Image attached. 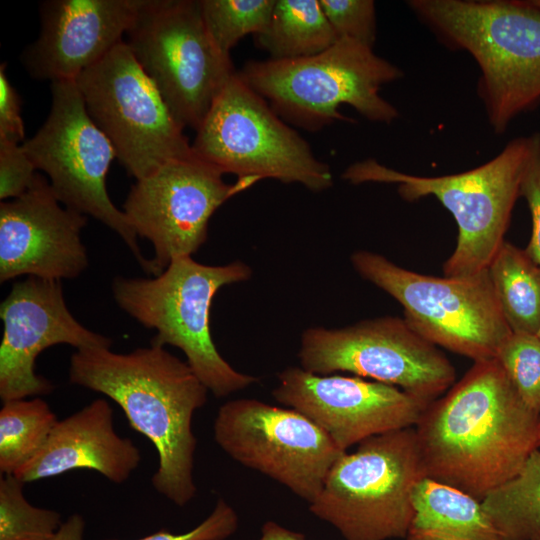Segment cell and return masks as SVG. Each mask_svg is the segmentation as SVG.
Here are the masks:
<instances>
[{
  "label": "cell",
  "instance_id": "ba28073f",
  "mask_svg": "<svg viewBox=\"0 0 540 540\" xmlns=\"http://www.w3.org/2000/svg\"><path fill=\"white\" fill-rule=\"evenodd\" d=\"M351 263L362 278L397 300L407 323L436 346L474 362L492 360L513 333L488 268L471 277H436L402 268L369 251L354 252Z\"/></svg>",
  "mask_w": 540,
  "mask_h": 540
},
{
  "label": "cell",
  "instance_id": "8992f818",
  "mask_svg": "<svg viewBox=\"0 0 540 540\" xmlns=\"http://www.w3.org/2000/svg\"><path fill=\"white\" fill-rule=\"evenodd\" d=\"M238 75L276 113L310 130L345 119L338 111L342 104L375 122L389 124L399 115L379 91L401 70L349 38L309 57L249 61Z\"/></svg>",
  "mask_w": 540,
  "mask_h": 540
},
{
  "label": "cell",
  "instance_id": "ac0fdd59",
  "mask_svg": "<svg viewBox=\"0 0 540 540\" xmlns=\"http://www.w3.org/2000/svg\"><path fill=\"white\" fill-rule=\"evenodd\" d=\"M37 173L19 197L0 204V281L27 275L73 279L88 266L81 241L86 215L62 206Z\"/></svg>",
  "mask_w": 540,
  "mask_h": 540
},
{
  "label": "cell",
  "instance_id": "52a82bcc",
  "mask_svg": "<svg viewBox=\"0 0 540 540\" xmlns=\"http://www.w3.org/2000/svg\"><path fill=\"white\" fill-rule=\"evenodd\" d=\"M426 478L414 427L370 437L331 467L310 512L345 540L404 539Z\"/></svg>",
  "mask_w": 540,
  "mask_h": 540
},
{
  "label": "cell",
  "instance_id": "4fadbf2b",
  "mask_svg": "<svg viewBox=\"0 0 540 540\" xmlns=\"http://www.w3.org/2000/svg\"><path fill=\"white\" fill-rule=\"evenodd\" d=\"M301 368L348 372L396 386L430 404L455 382L456 370L438 347L404 318L368 319L339 329L311 327L301 336Z\"/></svg>",
  "mask_w": 540,
  "mask_h": 540
},
{
  "label": "cell",
  "instance_id": "f35d334b",
  "mask_svg": "<svg viewBox=\"0 0 540 540\" xmlns=\"http://www.w3.org/2000/svg\"><path fill=\"white\" fill-rule=\"evenodd\" d=\"M539 449H540V425H539Z\"/></svg>",
  "mask_w": 540,
  "mask_h": 540
},
{
  "label": "cell",
  "instance_id": "30bf717a",
  "mask_svg": "<svg viewBox=\"0 0 540 540\" xmlns=\"http://www.w3.org/2000/svg\"><path fill=\"white\" fill-rule=\"evenodd\" d=\"M127 45L176 121L197 129L237 73L211 40L195 0H148Z\"/></svg>",
  "mask_w": 540,
  "mask_h": 540
},
{
  "label": "cell",
  "instance_id": "277c9868",
  "mask_svg": "<svg viewBox=\"0 0 540 540\" xmlns=\"http://www.w3.org/2000/svg\"><path fill=\"white\" fill-rule=\"evenodd\" d=\"M536 137L534 133L513 139L490 161L457 174L417 176L367 159L350 165L342 177L353 184H398L399 195L407 201L436 197L453 215L458 227L455 250L443 265L444 276L471 277L488 268L505 241Z\"/></svg>",
  "mask_w": 540,
  "mask_h": 540
},
{
  "label": "cell",
  "instance_id": "9a60e30c",
  "mask_svg": "<svg viewBox=\"0 0 540 540\" xmlns=\"http://www.w3.org/2000/svg\"><path fill=\"white\" fill-rule=\"evenodd\" d=\"M223 175L193 155L136 180L123 212L137 236L153 246L148 274L157 276L175 259L192 256L206 241L216 209L257 182L249 178L227 184Z\"/></svg>",
  "mask_w": 540,
  "mask_h": 540
},
{
  "label": "cell",
  "instance_id": "8d00e7d4",
  "mask_svg": "<svg viewBox=\"0 0 540 540\" xmlns=\"http://www.w3.org/2000/svg\"><path fill=\"white\" fill-rule=\"evenodd\" d=\"M536 335H537V337L540 339V327H539L538 332H537Z\"/></svg>",
  "mask_w": 540,
  "mask_h": 540
},
{
  "label": "cell",
  "instance_id": "44dd1931",
  "mask_svg": "<svg viewBox=\"0 0 540 540\" xmlns=\"http://www.w3.org/2000/svg\"><path fill=\"white\" fill-rule=\"evenodd\" d=\"M413 508L404 540H507L480 500L429 478L415 487Z\"/></svg>",
  "mask_w": 540,
  "mask_h": 540
},
{
  "label": "cell",
  "instance_id": "8fae6325",
  "mask_svg": "<svg viewBox=\"0 0 540 540\" xmlns=\"http://www.w3.org/2000/svg\"><path fill=\"white\" fill-rule=\"evenodd\" d=\"M75 83L90 117L136 180L169 161L194 155L184 128L126 42L83 71Z\"/></svg>",
  "mask_w": 540,
  "mask_h": 540
},
{
  "label": "cell",
  "instance_id": "836d02e7",
  "mask_svg": "<svg viewBox=\"0 0 540 540\" xmlns=\"http://www.w3.org/2000/svg\"><path fill=\"white\" fill-rule=\"evenodd\" d=\"M85 520L77 513L63 521L57 533L50 540H84Z\"/></svg>",
  "mask_w": 540,
  "mask_h": 540
},
{
  "label": "cell",
  "instance_id": "ffe728a7",
  "mask_svg": "<svg viewBox=\"0 0 540 540\" xmlns=\"http://www.w3.org/2000/svg\"><path fill=\"white\" fill-rule=\"evenodd\" d=\"M141 462V452L114 429L113 409L99 398L58 420L40 452L14 476L23 483L76 469H89L124 483Z\"/></svg>",
  "mask_w": 540,
  "mask_h": 540
},
{
  "label": "cell",
  "instance_id": "74e56055",
  "mask_svg": "<svg viewBox=\"0 0 540 540\" xmlns=\"http://www.w3.org/2000/svg\"><path fill=\"white\" fill-rule=\"evenodd\" d=\"M533 540H540V534L537 535Z\"/></svg>",
  "mask_w": 540,
  "mask_h": 540
},
{
  "label": "cell",
  "instance_id": "d590c367",
  "mask_svg": "<svg viewBox=\"0 0 540 540\" xmlns=\"http://www.w3.org/2000/svg\"><path fill=\"white\" fill-rule=\"evenodd\" d=\"M531 3L536 6L537 8L540 9V0H534V1H531Z\"/></svg>",
  "mask_w": 540,
  "mask_h": 540
},
{
  "label": "cell",
  "instance_id": "5bb4252c",
  "mask_svg": "<svg viewBox=\"0 0 540 540\" xmlns=\"http://www.w3.org/2000/svg\"><path fill=\"white\" fill-rule=\"evenodd\" d=\"M213 435L233 460L280 483L308 504L345 453L302 413L252 398L221 405Z\"/></svg>",
  "mask_w": 540,
  "mask_h": 540
},
{
  "label": "cell",
  "instance_id": "7402d4cb",
  "mask_svg": "<svg viewBox=\"0 0 540 540\" xmlns=\"http://www.w3.org/2000/svg\"><path fill=\"white\" fill-rule=\"evenodd\" d=\"M255 36L275 60L313 56L339 39L319 0H276L266 29Z\"/></svg>",
  "mask_w": 540,
  "mask_h": 540
},
{
  "label": "cell",
  "instance_id": "d6986e66",
  "mask_svg": "<svg viewBox=\"0 0 540 540\" xmlns=\"http://www.w3.org/2000/svg\"><path fill=\"white\" fill-rule=\"evenodd\" d=\"M148 0H49L41 31L21 61L41 80L75 81L122 42Z\"/></svg>",
  "mask_w": 540,
  "mask_h": 540
},
{
  "label": "cell",
  "instance_id": "9c48e42d",
  "mask_svg": "<svg viewBox=\"0 0 540 540\" xmlns=\"http://www.w3.org/2000/svg\"><path fill=\"white\" fill-rule=\"evenodd\" d=\"M193 154L238 179H277L320 192L333 184L329 166L239 77L227 82L196 129Z\"/></svg>",
  "mask_w": 540,
  "mask_h": 540
},
{
  "label": "cell",
  "instance_id": "2e32d148",
  "mask_svg": "<svg viewBox=\"0 0 540 540\" xmlns=\"http://www.w3.org/2000/svg\"><path fill=\"white\" fill-rule=\"evenodd\" d=\"M277 377L274 399L309 418L345 452L370 437L414 427L429 405L396 386L359 376L289 367Z\"/></svg>",
  "mask_w": 540,
  "mask_h": 540
},
{
  "label": "cell",
  "instance_id": "7c38bea8",
  "mask_svg": "<svg viewBox=\"0 0 540 540\" xmlns=\"http://www.w3.org/2000/svg\"><path fill=\"white\" fill-rule=\"evenodd\" d=\"M47 119L22 147L37 170L44 171L58 200L67 208L93 216L129 247L146 273L147 260L126 215L111 201L106 176L115 149L90 117L75 81L51 82Z\"/></svg>",
  "mask_w": 540,
  "mask_h": 540
},
{
  "label": "cell",
  "instance_id": "3957f363",
  "mask_svg": "<svg viewBox=\"0 0 540 540\" xmlns=\"http://www.w3.org/2000/svg\"><path fill=\"white\" fill-rule=\"evenodd\" d=\"M409 7L447 46L468 52L495 133L540 101V9L531 1L412 0Z\"/></svg>",
  "mask_w": 540,
  "mask_h": 540
},
{
  "label": "cell",
  "instance_id": "e575fe53",
  "mask_svg": "<svg viewBox=\"0 0 540 540\" xmlns=\"http://www.w3.org/2000/svg\"><path fill=\"white\" fill-rule=\"evenodd\" d=\"M257 540H306L303 533L290 530L279 523L268 520L261 527V535Z\"/></svg>",
  "mask_w": 540,
  "mask_h": 540
},
{
  "label": "cell",
  "instance_id": "f1b7e54d",
  "mask_svg": "<svg viewBox=\"0 0 540 540\" xmlns=\"http://www.w3.org/2000/svg\"><path fill=\"white\" fill-rule=\"evenodd\" d=\"M338 38H349L373 49L376 11L372 0H319Z\"/></svg>",
  "mask_w": 540,
  "mask_h": 540
},
{
  "label": "cell",
  "instance_id": "4316f807",
  "mask_svg": "<svg viewBox=\"0 0 540 540\" xmlns=\"http://www.w3.org/2000/svg\"><path fill=\"white\" fill-rule=\"evenodd\" d=\"M14 475L0 478V540H50L61 527L59 512L30 504Z\"/></svg>",
  "mask_w": 540,
  "mask_h": 540
},
{
  "label": "cell",
  "instance_id": "603a6c76",
  "mask_svg": "<svg viewBox=\"0 0 540 540\" xmlns=\"http://www.w3.org/2000/svg\"><path fill=\"white\" fill-rule=\"evenodd\" d=\"M488 272L511 331L536 335L540 327V267L525 249L504 241Z\"/></svg>",
  "mask_w": 540,
  "mask_h": 540
},
{
  "label": "cell",
  "instance_id": "484cf974",
  "mask_svg": "<svg viewBox=\"0 0 540 540\" xmlns=\"http://www.w3.org/2000/svg\"><path fill=\"white\" fill-rule=\"evenodd\" d=\"M276 0H200L206 30L224 54L248 34L262 33L271 18Z\"/></svg>",
  "mask_w": 540,
  "mask_h": 540
},
{
  "label": "cell",
  "instance_id": "f546056e",
  "mask_svg": "<svg viewBox=\"0 0 540 540\" xmlns=\"http://www.w3.org/2000/svg\"><path fill=\"white\" fill-rule=\"evenodd\" d=\"M238 526L239 518L235 509L219 498L212 512L190 531L176 534L161 529L137 540H226L238 530Z\"/></svg>",
  "mask_w": 540,
  "mask_h": 540
},
{
  "label": "cell",
  "instance_id": "6da1fadb",
  "mask_svg": "<svg viewBox=\"0 0 540 540\" xmlns=\"http://www.w3.org/2000/svg\"><path fill=\"white\" fill-rule=\"evenodd\" d=\"M540 415L497 359L474 362L414 426L426 478L480 501L539 449Z\"/></svg>",
  "mask_w": 540,
  "mask_h": 540
},
{
  "label": "cell",
  "instance_id": "4dcf8cb0",
  "mask_svg": "<svg viewBox=\"0 0 540 540\" xmlns=\"http://www.w3.org/2000/svg\"><path fill=\"white\" fill-rule=\"evenodd\" d=\"M36 167L22 144L0 139V199L17 198L33 182Z\"/></svg>",
  "mask_w": 540,
  "mask_h": 540
},
{
  "label": "cell",
  "instance_id": "83f0119b",
  "mask_svg": "<svg viewBox=\"0 0 540 540\" xmlns=\"http://www.w3.org/2000/svg\"><path fill=\"white\" fill-rule=\"evenodd\" d=\"M496 359L526 405L540 415V339L512 333Z\"/></svg>",
  "mask_w": 540,
  "mask_h": 540
},
{
  "label": "cell",
  "instance_id": "cb8c5ba5",
  "mask_svg": "<svg viewBox=\"0 0 540 540\" xmlns=\"http://www.w3.org/2000/svg\"><path fill=\"white\" fill-rule=\"evenodd\" d=\"M507 540H533L540 534V449L531 453L519 472L481 501Z\"/></svg>",
  "mask_w": 540,
  "mask_h": 540
},
{
  "label": "cell",
  "instance_id": "d6a6232c",
  "mask_svg": "<svg viewBox=\"0 0 540 540\" xmlns=\"http://www.w3.org/2000/svg\"><path fill=\"white\" fill-rule=\"evenodd\" d=\"M0 139L19 144L25 141L21 98L7 78L5 63L0 66Z\"/></svg>",
  "mask_w": 540,
  "mask_h": 540
},
{
  "label": "cell",
  "instance_id": "7a4b0ae2",
  "mask_svg": "<svg viewBox=\"0 0 540 540\" xmlns=\"http://www.w3.org/2000/svg\"><path fill=\"white\" fill-rule=\"evenodd\" d=\"M69 381L112 399L130 426L152 442L158 467L151 481L160 495L179 507L196 496L192 419L209 390L187 362L154 344L124 354L110 348L76 350Z\"/></svg>",
  "mask_w": 540,
  "mask_h": 540
},
{
  "label": "cell",
  "instance_id": "5b68a950",
  "mask_svg": "<svg viewBox=\"0 0 540 540\" xmlns=\"http://www.w3.org/2000/svg\"><path fill=\"white\" fill-rule=\"evenodd\" d=\"M250 276V267L241 261L210 266L187 256L154 277H116L112 291L122 310L157 331L150 344L179 348L206 388L225 397L258 379L236 371L218 352L211 336L210 309L220 288Z\"/></svg>",
  "mask_w": 540,
  "mask_h": 540
},
{
  "label": "cell",
  "instance_id": "1f68e13d",
  "mask_svg": "<svg viewBox=\"0 0 540 540\" xmlns=\"http://www.w3.org/2000/svg\"><path fill=\"white\" fill-rule=\"evenodd\" d=\"M520 197H523L528 205L532 220V232L530 241L525 251L530 258L540 267V134L537 133L536 141L525 167L521 184Z\"/></svg>",
  "mask_w": 540,
  "mask_h": 540
},
{
  "label": "cell",
  "instance_id": "d4e9b609",
  "mask_svg": "<svg viewBox=\"0 0 540 540\" xmlns=\"http://www.w3.org/2000/svg\"><path fill=\"white\" fill-rule=\"evenodd\" d=\"M57 416L40 397L3 402L0 410V473L15 475L45 445Z\"/></svg>",
  "mask_w": 540,
  "mask_h": 540
},
{
  "label": "cell",
  "instance_id": "e0dca14e",
  "mask_svg": "<svg viewBox=\"0 0 540 540\" xmlns=\"http://www.w3.org/2000/svg\"><path fill=\"white\" fill-rule=\"evenodd\" d=\"M0 398L3 402L46 395L53 384L35 371L45 349L67 344L76 350L110 348L108 337L79 323L69 311L60 280L29 276L15 283L0 305Z\"/></svg>",
  "mask_w": 540,
  "mask_h": 540
}]
</instances>
